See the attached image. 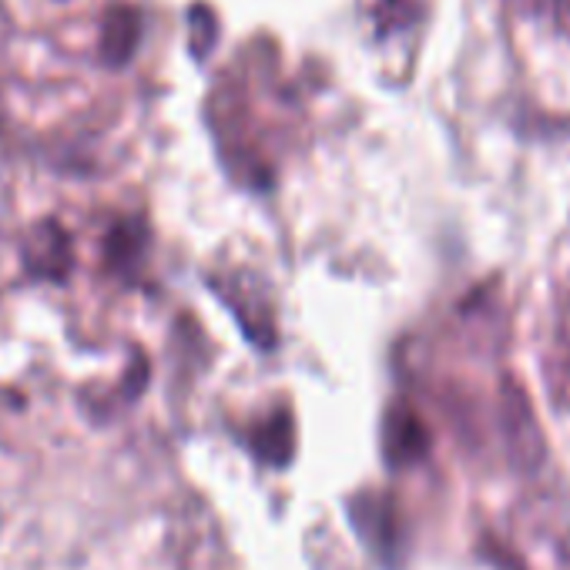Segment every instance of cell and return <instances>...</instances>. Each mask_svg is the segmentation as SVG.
I'll list each match as a JSON object with an SVG mask.
<instances>
[{
	"label": "cell",
	"instance_id": "obj_1",
	"mask_svg": "<svg viewBox=\"0 0 570 570\" xmlns=\"http://www.w3.org/2000/svg\"><path fill=\"white\" fill-rule=\"evenodd\" d=\"M141 41V14L131 4H115L108 8L101 21V58L105 65H125L138 51Z\"/></svg>",
	"mask_w": 570,
	"mask_h": 570
},
{
	"label": "cell",
	"instance_id": "obj_2",
	"mask_svg": "<svg viewBox=\"0 0 570 570\" xmlns=\"http://www.w3.org/2000/svg\"><path fill=\"white\" fill-rule=\"evenodd\" d=\"M420 11V0H380L376 4V24H380V35H393V31H403Z\"/></svg>",
	"mask_w": 570,
	"mask_h": 570
}]
</instances>
